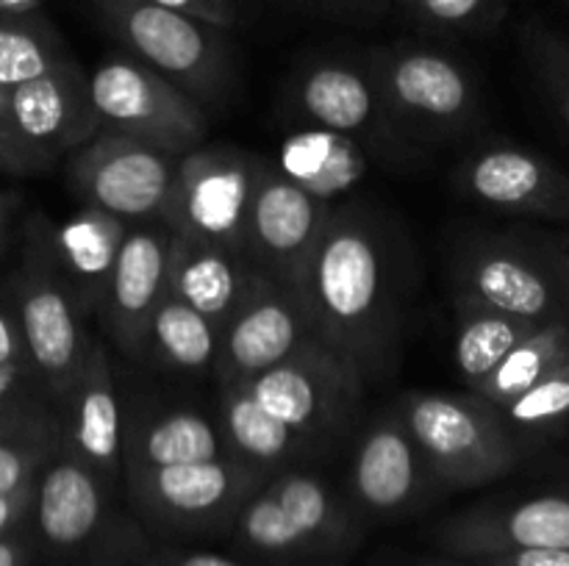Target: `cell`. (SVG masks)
Here are the masks:
<instances>
[{
  "mask_svg": "<svg viewBox=\"0 0 569 566\" xmlns=\"http://www.w3.org/2000/svg\"><path fill=\"white\" fill-rule=\"evenodd\" d=\"M300 292L328 347L365 381L387 375L400 342V300L389 242L370 214L333 211Z\"/></svg>",
  "mask_w": 569,
  "mask_h": 566,
  "instance_id": "cell-1",
  "label": "cell"
},
{
  "mask_svg": "<svg viewBox=\"0 0 569 566\" xmlns=\"http://www.w3.org/2000/svg\"><path fill=\"white\" fill-rule=\"evenodd\" d=\"M233 544L270 564H306L348 553L359 538V508L317 472H278L231 525Z\"/></svg>",
  "mask_w": 569,
  "mask_h": 566,
  "instance_id": "cell-2",
  "label": "cell"
},
{
  "mask_svg": "<svg viewBox=\"0 0 569 566\" xmlns=\"http://www.w3.org/2000/svg\"><path fill=\"white\" fill-rule=\"evenodd\" d=\"M126 53L144 61L206 111L222 109L237 89L228 31L150 0H92Z\"/></svg>",
  "mask_w": 569,
  "mask_h": 566,
  "instance_id": "cell-3",
  "label": "cell"
},
{
  "mask_svg": "<svg viewBox=\"0 0 569 566\" xmlns=\"http://www.w3.org/2000/svg\"><path fill=\"white\" fill-rule=\"evenodd\" d=\"M398 411L439 486H483L509 475L520 461L517 436L478 394L409 392Z\"/></svg>",
  "mask_w": 569,
  "mask_h": 566,
  "instance_id": "cell-4",
  "label": "cell"
},
{
  "mask_svg": "<svg viewBox=\"0 0 569 566\" xmlns=\"http://www.w3.org/2000/svg\"><path fill=\"white\" fill-rule=\"evenodd\" d=\"M367 64L406 142H448L476 125L478 87L456 55L406 42L376 50Z\"/></svg>",
  "mask_w": 569,
  "mask_h": 566,
  "instance_id": "cell-5",
  "label": "cell"
},
{
  "mask_svg": "<svg viewBox=\"0 0 569 566\" xmlns=\"http://www.w3.org/2000/svg\"><path fill=\"white\" fill-rule=\"evenodd\" d=\"M98 133H117L183 155L209 137V111L144 61L117 50L89 72Z\"/></svg>",
  "mask_w": 569,
  "mask_h": 566,
  "instance_id": "cell-6",
  "label": "cell"
},
{
  "mask_svg": "<svg viewBox=\"0 0 569 566\" xmlns=\"http://www.w3.org/2000/svg\"><path fill=\"white\" fill-rule=\"evenodd\" d=\"M365 375L326 342H311L292 358L244 383L272 416L317 449L342 442L359 422Z\"/></svg>",
  "mask_w": 569,
  "mask_h": 566,
  "instance_id": "cell-7",
  "label": "cell"
},
{
  "mask_svg": "<svg viewBox=\"0 0 569 566\" xmlns=\"http://www.w3.org/2000/svg\"><path fill=\"white\" fill-rule=\"evenodd\" d=\"M256 164V155L231 144H200L183 153L161 222L176 236L248 253Z\"/></svg>",
  "mask_w": 569,
  "mask_h": 566,
  "instance_id": "cell-8",
  "label": "cell"
},
{
  "mask_svg": "<svg viewBox=\"0 0 569 566\" xmlns=\"http://www.w3.org/2000/svg\"><path fill=\"white\" fill-rule=\"evenodd\" d=\"M270 481L237 458L161 466L126 475V492L137 514L159 530H231L250 494Z\"/></svg>",
  "mask_w": 569,
  "mask_h": 566,
  "instance_id": "cell-9",
  "label": "cell"
},
{
  "mask_svg": "<svg viewBox=\"0 0 569 566\" xmlns=\"http://www.w3.org/2000/svg\"><path fill=\"white\" fill-rule=\"evenodd\" d=\"M178 159L156 144L117 133H98L70 164V183L83 205L126 220L128 225L161 222Z\"/></svg>",
  "mask_w": 569,
  "mask_h": 566,
  "instance_id": "cell-10",
  "label": "cell"
},
{
  "mask_svg": "<svg viewBox=\"0 0 569 566\" xmlns=\"http://www.w3.org/2000/svg\"><path fill=\"white\" fill-rule=\"evenodd\" d=\"M311 342L322 338L311 320L303 292L264 272L253 294L222 331L220 361L214 372L217 386H244L253 377L270 372L272 366L292 358Z\"/></svg>",
  "mask_w": 569,
  "mask_h": 566,
  "instance_id": "cell-11",
  "label": "cell"
},
{
  "mask_svg": "<svg viewBox=\"0 0 569 566\" xmlns=\"http://www.w3.org/2000/svg\"><path fill=\"white\" fill-rule=\"evenodd\" d=\"M333 205L283 175L278 164H256L248 222V255L276 281L300 289L309 261L333 220Z\"/></svg>",
  "mask_w": 569,
  "mask_h": 566,
  "instance_id": "cell-12",
  "label": "cell"
},
{
  "mask_svg": "<svg viewBox=\"0 0 569 566\" xmlns=\"http://www.w3.org/2000/svg\"><path fill=\"white\" fill-rule=\"evenodd\" d=\"M81 314L83 309L70 283L53 266L37 264L22 275L17 322L28 361L39 386L61 405L70 397L89 350Z\"/></svg>",
  "mask_w": 569,
  "mask_h": 566,
  "instance_id": "cell-13",
  "label": "cell"
},
{
  "mask_svg": "<svg viewBox=\"0 0 569 566\" xmlns=\"http://www.w3.org/2000/svg\"><path fill=\"white\" fill-rule=\"evenodd\" d=\"M439 488L420 444L400 411L367 422L348 469L350 499L361 514L403 516L417 511Z\"/></svg>",
  "mask_w": 569,
  "mask_h": 566,
  "instance_id": "cell-14",
  "label": "cell"
},
{
  "mask_svg": "<svg viewBox=\"0 0 569 566\" xmlns=\"http://www.w3.org/2000/svg\"><path fill=\"white\" fill-rule=\"evenodd\" d=\"M11 125L26 170H42L98 137L89 75L67 59L48 75L9 89Z\"/></svg>",
  "mask_w": 569,
  "mask_h": 566,
  "instance_id": "cell-15",
  "label": "cell"
},
{
  "mask_svg": "<svg viewBox=\"0 0 569 566\" xmlns=\"http://www.w3.org/2000/svg\"><path fill=\"white\" fill-rule=\"evenodd\" d=\"M295 111L311 128L342 133L361 144H403L389 117L370 64L320 59L300 67L292 81Z\"/></svg>",
  "mask_w": 569,
  "mask_h": 566,
  "instance_id": "cell-16",
  "label": "cell"
},
{
  "mask_svg": "<svg viewBox=\"0 0 569 566\" xmlns=\"http://www.w3.org/2000/svg\"><path fill=\"white\" fill-rule=\"evenodd\" d=\"M172 239L164 222L131 225L111 270L100 316L111 342L131 358L142 355L153 314L170 294Z\"/></svg>",
  "mask_w": 569,
  "mask_h": 566,
  "instance_id": "cell-17",
  "label": "cell"
},
{
  "mask_svg": "<svg viewBox=\"0 0 569 566\" xmlns=\"http://www.w3.org/2000/svg\"><path fill=\"white\" fill-rule=\"evenodd\" d=\"M565 294V283H556L550 270L506 244H476L456 264L459 305L550 322L569 316Z\"/></svg>",
  "mask_w": 569,
  "mask_h": 566,
  "instance_id": "cell-18",
  "label": "cell"
},
{
  "mask_svg": "<svg viewBox=\"0 0 569 566\" xmlns=\"http://www.w3.org/2000/svg\"><path fill=\"white\" fill-rule=\"evenodd\" d=\"M459 183L467 198L489 209L569 222V178L533 150H478L461 164Z\"/></svg>",
  "mask_w": 569,
  "mask_h": 566,
  "instance_id": "cell-19",
  "label": "cell"
},
{
  "mask_svg": "<svg viewBox=\"0 0 569 566\" xmlns=\"http://www.w3.org/2000/svg\"><path fill=\"white\" fill-rule=\"evenodd\" d=\"M64 408V444L114 492L126 483L122 469V411L114 386L109 350L89 338L78 381Z\"/></svg>",
  "mask_w": 569,
  "mask_h": 566,
  "instance_id": "cell-20",
  "label": "cell"
},
{
  "mask_svg": "<svg viewBox=\"0 0 569 566\" xmlns=\"http://www.w3.org/2000/svg\"><path fill=\"white\" fill-rule=\"evenodd\" d=\"M442 542L476 558L515 549H569V492L467 511L445 525Z\"/></svg>",
  "mask_w": 569,
  "mask_h": 566,
  "instance_id": "cell-21",
  "label": "cell"
},
{
  "mask_svg": "<svg viewBox=\"0 0 569 566\" xmlns=\"http://www.w3.org/2000/svg\"><path fill=\"white\" fill-rule=\"evenodd\" d=\"M261 277L264 270L248 253L187 236L172 239L170 294L209 316L222 331Z\"/></svg>",
  "mask_w": 569,
  "mask_h": 566,
  "instance_id": "cell-22",
  "label": "cell"
},
{
  "mask_svg": "<svg viewBox=\"0 0 569 566\" xmlns=\"http://www.w3.org/2000/svg\"><path fill=\"white\" fill-rule=\"evenodd\" d=\"M220 420L187 405L139 411L122 425V469L126 475L161 466L203 464L228 458Z\"/></svg>",
  "mask_w": 569,
  "mask_h": 566,
  "instance_id": "cell-23",
  "label": "cell"
},
{
  "mask_svg": "<svg viewBox=\"0 0 569 566\" xmlns=\"http://www.w3.org/2000/svg\"><path fill=\"white\" fill-rule=\"evenodd\" d=\"M111 488L61 442L37 477L39 530L56 547H81L103 527Z\"/></svg>",
  "mask_w": 569,
  "mask_h": 566,
  "instance_id": "cell-24",
  "label": "cell"
},
{
  "mask_svg": "<svg viewBox=\"0 0 569 566\" xmlns=\"http://www.w3.org/2000/svg\"><path fill=\"white\" fill-rule=\"evenodd\" d=\"M217 420L231 458L253 466L267 477L303 466L320 453L309 438L272 416L244 386L220 388Z\"/></svg>",
  "mask_w": 569,
  "mask_h": 566,
  "instance_id": "cell-25",
  "label": "cell"
},
{
  "mask_svg": "<svg viewBox=\"0 0 569 566\" xmlns=\"http://www.w3.org/2000/svg\"><path fill=\"white\" fill-rule=\"evenodd\" d=\"M278 170L326 203L353 192L367 178L365 144L322 128H300L281 142Z\"/></svg>",
  "mask_w": 569,
  "mask_h": 566,
  "instance_id": "cell-26",
  "label": "cell"
},
{
  "mask_svg": "<svg viewBox=\"0 0 569 566\" xmlns=\"http://www.w3.org/2000/svg\"><path fill=\"white\" fill-rule=\"evenodd\" d=\"M128 222L83 205L70 222H64L56 236V255L64 264V281L81 309H100L111 270L120 255L122 239L128 233Z\"/></svg>",
  "mask_w": 569,
  "mask_h": 566,
  "instance_id": "cell-27",
  "label": "cell"
},
{
  "mask_svg": "<svg viewBox=\"0 0 569 566\" xmlns=\"http://www.w3.org/2000/svg\"><path fill=\"white\" fill-rule=\"evenodd\" d=\"M220 347L222 327L176 294H167L150 322L139 361L159 364L176 375L214 377Z\"/></svg>",
  "mask_w": 569,
  "mask_h": 566,
  "instance_id": "cell-28",
  "label": "cell"
},
{
  "mask_svg": "<svg viewBox=\"0 0 569 566\" xmlns=\"http://www.w3.org/2000/svg\"><path fill=\"white\" fill-rule=\"evenodd\" d=\"M64 442V420L37 397L17 403L0 425V497L31 486Z\"/></svg>",
  "mask_w": 569,
  "mask_h": 566,
  "instance_id": "cell-29",
  "label": "cell"
},
{
  "mask_svg": "<svg viewBox=\"0 0 569 566\" xmlns=\"http://www.w3.org/2000/svg\"><path fill=\"white\" fill-rule=\"evenodd\" d=\"M456 309H459V322H456L453 355L470 392L498 370L500 361L517 344L526 342L537 327L545 325V322H531L503 314V311L478 309V305H456Z\"/></svg>",
  "mask_w": 569,
  "mask_h": 566,
  "instance_id": "cell-30",
  "label": "cell"
},
{
  "mask_svg": "<svg viewBox=\"0 0 569 566\" xmlns=\"http://www.w3.org/2000/svg\"><path fill=\"white\" fill-rule=\"evenodd\" d=\"M565 364H569V316L550 320L537 327L526 342L517 344L500 361V366L487 381L472 388V394L492 403L495 408H503Z\"/></svg>",
  "mask_w": 569,
  "mask_h": 566,
  "instance_id": "cell-31",
  "label": "cell"
},
{
  "mask_svg": "<svg viewBox=\"0 0 569 566\" xmlns=\"http://www.w3.org/2000/svg\"><path fill=\"white\" fill-rule=\"evenodd\" d=\"M70 59L53 31L26 14H0V87L14 89Z\"/></svg>",
  "mask_w": 569,
  "mask_h": 566,
  "instance_id": "cell-32",
  "label": "cell"
},
{
  "mask_svg": "<svg viewBox=\"0 0 569 566\" xmlns=\"http://www.w3.org/2000/svg\"><path fill=\"white\" fill-rule=\"evenodd\" d=\"M509 431L515 433H548L550 427L569 420V364L550 372L548 377L498 408Z\"/></svg>",
  "mask_w": 569,
  "mask_h": 566,
  "instance_id": "cell-33",
  "label": "cell"
},
{
  "mask_svg": "<svg viewBox=\"0 0 569 566\" xmlns=\"http://www.w3.org/2000/svg\"><path fill=\"white\" fill-rule=\"evenodd\" d=\"M400 9L437 33H472L492 28L509 9V0H398Z\"/></svg>",
  "mask_w": 569,
  "mask_h": 566,
  "instance_id": "cell-34",
  "label": "cell"
},
{
  "mask_svg": "<svg viewBox=\"0 0 569 566\" xmlns=\"http://www.w3.org/2000/svg\"><path fill=\"white\" fill-rule=\"evenodd\" d=\"M533 59L537 70L542 75L545 89L559 111L561 122L569 131V44L550 33H537L533 37Z\"/></svg>",
  "mask_w": 569,
  "mask_h": 566,
  "instance_id": "cell-35",
  "label": "cell"
},
{
  "mask_svg": "<svg viewBox=\"0 0 569 566\" xmlns=\"http://www.w3.org/2000/svg\"><path fill=\"white\" fill-rule=\"evenodd\" d=\"M150 3L181 11V14L194 17V20H203L209 26L222 28V31H231V28H237L242 22V6H239V0H150Z\"/></svg>",
  "mask_w": 569,
  "mask_h": 566,
  "instance_id": "cell-36",
  "label": "cell"
},
{
  "mask_svg": "<svg viewBox=\"0 0 569 566\" xmlns=\"http://www.w3.org/2000/svg\"><path fill=\"white\" fill-rule=\"evenodd\" d=\"M481 560L483 566H569V549H515Z\"/></svg>",
  "mask_w": 569,
  "mask_h": 566,
  "instance_id": "cell-37",
  "label": "cell"
},
{
  "mask_svg": "<svg viewBox=\"0 0 569 566\" xmlns=\"http://www.w3.org/2000/svg\"><path fill=\"white\" fill-rule=\"evenodd\" d=\"M6 366L31 370V361H28L26 342H22L20 322H14L6 311H0V370H6Z\"/></svg>",
  "mask_w": 569,
  "mask_h": 566,
  "instance_id": "cell-38",
  "label": "cell"
},
{
  "mask_svg": "<svg viewBox=\"0 0 569 566\" xmlns=\"http://www.w3.org/2000/svg\"><path fill=\"white\" fill-rule=\"evenodd\" d=\"M0 166L26 172L20 144H17V137H14V125H11V103H9V89L6 87H0Z\"/></svg>",
  "mask_w": 569,
  "mask_h": 566,
  "instance_id": "cell-39",
  "label": "cell"
},
{
  "mask_svg": "<svg viewBox=\"0 0 569 566\" xmlns=\"http://www.w3.org/2000/svg\"><path fill=\"white\" fill-rule=\"evenodd\" d=\"M33 497H37V481H33L31 486L20 488V492H11L0 497V533L14 522V516L20 514L28 503H33Z\"/></svg>",
  "mask_w": 569,
  "mask_h": 566,
  "instance_id": "cell-40",
  "label": "cell"
},
{
  "mask_svg": "<svg viewBox=\"0 0 569 566\" xmlns=\"http://www.w3.org/2000/svg\"><path fill=\"white\" fill-rule=\"evenodd\" d=\"M159 566H242L233 558H226L220 553H183V555H164Z\"/></svg>",
  "mask_w": 569,
  "mask_h": 566,
  "instance_id": "cell-41",
  "label": "cell"
},
{
  "mask_svg": "<svg viewBox=\"0 0 569 566\" xmlns=\"http://www.w3.org/2000/svg\"><path fill=\"white\" fill-rule=\"evenodd\" d=\"M0 566H17V549L9 542H0Z\"/></svg>",
  "mask_w": 569,
  "mask_h": 566,
  "instance_id": "cell-42",
  "label": "cell"
},
{
  "mask_svg": "<svg viewBox=\"0 0 569 566\" xmlns=\"http://www.w3.org/2000/svg\"><path fill=\"white\" fill-rule=\"evenodd\" d=\"M559 275H561V281H565V289L569 294V250L561 255V261H559Z\"/></svg>",
  "mask_w": 569,
  "mask_h": 566,
  "instance_id": "cell-43",
  "label": "cell"
},
{
  "mask_svg": "<svg viewBox=\"0 0 569 566\" xmlns=\"http://www.w3.org/2000/svg\"><path fill=\"white\" fill-rule=\"evenodd\" d=\"M17 403H22V400H14V403H0V425H3V422L9 420V414L17 408Z\"/></svg>",
  "mask_w": 569,
  "mask_h": 566,
  "instance_id": "cell-44",
  "label": "cell"
},
{
  "mask_svg": "<svg viewBox=\"0 0 569 566\" xmlns=\"http://www.w3.org/2000/svg\"><path fill=\"white\" fill-rule=\"evenodd\" d=\"M345 3H383V0H345Z\"/></svg>",
  "mask_w": 569,
  "mask_h": 566,
  "instance_id": "cell-45",
  "label": "cell"
},
{
  "mask_svg": "<svg viewBox=\"0 0 569 566\" xmlns=\"http://www.w3.org/2000/svg\"><path fill=\"white\" fill-rule=\"evenodd\" d=\"M0 225H3V209H0Z\"/></svg>",
  "mask_w": 569,
  "mask_h": 566,
  "instance_id": "cell-46",
  "label": "cell"
}]
</instances>
